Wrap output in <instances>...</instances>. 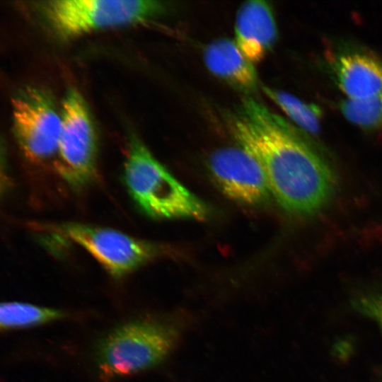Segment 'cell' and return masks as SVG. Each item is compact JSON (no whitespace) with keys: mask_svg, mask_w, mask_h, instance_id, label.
I'll use <instances>...</instances> for the list:
<instances>
[{"mask_svg":"<svg viewBox=\"0 0 382 382\" xmlns=\"http://www.w3.org/2000/svg\"><path fill=\"white\" fill-rule=\"evenodd\" d=\"M86 250L112 277H121L162 253L158 244L121 231L79 222L37 225Z\"/></svg>","mask_w":382,"mask_h":382,"instance_id":"5b68a950","label":"cell"},{"mask_svg":"<svg viewBox=\"0 0 382 382\" xmlns=\"http://www.w3.org/2000/svg\"><path fill=\"white\" fill-rule=\"evenodd\" d=\"M345 117L367 131L382 130V95L364 99L347 98L340 104Z\"/></svg>","mask_w":382,"mask_h":382,"instance_id":"5bb4252c","label":"cell"},{"mask_svg":"<svg viewBox=\"0 0 382 382\" xmlns=\"http://www.w3.org/2000/svg\"><path fill=\"white\" fill-rule=\"evenodd\" d=\"M61 108L62 129L54 166L69 187L79 190L96 174L94 124L86 102L74 88L66 92Z\"/></svg>","mask_w":382,"mask_h":382,"instance_id":"8992f818","label":"cell"},{"mask_svg":"<svg viewBox=\"0 0 382 382\" xmlns=\"http://www.w3.org/2000/svg\"><path fill=\"white\" fill-rule=\"evenodd\" d=\"M334 73L340 90L349 99H364L382 95V62L359 52L340 54L334 63Z\"/></svg>","mask_w":382,"mask_h":382,"instance_id":"30bf717a","label":"cell"},{"mask_svg":"<svg viewBox=\"0 0 382 382\" xmlns=\"http://www.w3.org/2000/svg\"><path fill=\"white\" fill-rule=\"evenodd\" d=\"M265 93L305 131L316 134L319 131L322 111L317 105L306 103L295 96L267 86Z\"/></svg>","mask_w":382,"mask_h":382,"instance_id":"4fadbf2b","label":"cell"},{"mask_svg":"<svg viewBox=\"0 0 382 382\" xmlns=\"http://www.w3.org/2000/svg\"><path fill=\"white\" fill-rule=\"evenodd\" d=\"M60 311L21 302H6L0 306L1 329H16L41 325L62 318Z\"/></svg>","mask_w":382,"mask_h":382,"instance_id":"7c38bea8","label":"cell"},{"mask_svg":"<svg viewBox=\"0 0 382 382\" xmlns=\"http://www.w3.org/2000/svg\"><path fill=\"white\" fill-rule=\"evenodd\" d=\"M227 125L240 146L260 163L285 210L311 215L328 203L335 187L332 170L283 118L247 96L229 114Z\"/></svg>","mask_w":382,"mask_h":382,"instance_id":"6da1fadb","label":"cell"},{"mask_svg":"<svg viewBox=\"0 0 382 382\" xmlns=\"http://www.w3.org/2000/svg\"><path fill=\"white\" fill-rule=\"evenodd\" d=\"M13 132L23 154L41 163L55 157L62 129L58 110L45 90L28 86L11 99Z\"/></svg>","mask_w":382,"mask_h":382,"instance_id":"52a82bcc","label":"cell"},{"mask_svg":"<svg viewBox=\"0 0 382 382\" xmlns=\"http://www.w3.org/2000/svg\"><path fill=\"white\" fill-rule=\"evenodd\" d=\"M208 164L216 184L232 199L250 205L268 199L271 191L262 166L241 146L216 150Z\"/></svg>","mask_w":382,"mask_h":382,"instance_id":"ba28073f","label":"cell"},{"mask_svg":"<svg viewBox=\"0 0 382 382\" xmlns=\"http://www.w3.org/2000/svg\"><path fill=\"white\" fill-rule=\"evenodd\" d=\"M204 59L211 73L233 88L247 94L257 89L254 64L242 54L234 41L221 38L212 42L204 50Z\"/></svg>","mask_w":382,"mask_h":382,"instance_id":"8fae6325","label":"cell"},{"mask_svg":"<svg viewBox=\"0 0 382 382\" xmlns=\"http://www.w3.org/2000/svg\"><path fill=\"white\" fill-rule=\"evenodd\" d=\"M166 9L163 2L154 0H53L41 5L50 27L65 38L147 22Z\"/></svg>","mask_w":382,"mask_h":382,"instance_id":"277c9868","label":"cell"},{"mask_svg":"<svg viewBox=\"0 0 382 382\" xmlns=\"http://www.w3.org/2000/svg\"><path fill=\"white\" fill-rule=\"evenodd\" d=\"M354 306L359 312L372 318L382 330V291L361 296L355 301Z\"/></svg>","mask_w":382,"mask_h":382,"instance_id":"9a60e30c","label":"cell"},{"mask_svg":"<svg viewBox=\"0 0 382 382\" xmlns=\"http://www.w3.org/2000/svg\"><path fill=\"white\" fill-rule=\"evenodd\" d=\"M277 37L276 21L271 6L260 0L248 1L238 10L235 42L253 64L262 61Z\"/></svg>","mask_w":382,"mask_h":382,"instance_id":"9c48e42d","label":"cell"},{"mask_svg":"<svg viewBox=\"0 0 382 382\" xmlns=\"http://www.w3.org/2000/svg\"><path fill=\"white\" fill-rule=\"evenodd\" d=\"M179 335L178 327L169 320L141 319L122 324L99 343L98 368L112 377L146 370L168 355Z\"/></svg>","mask_w":382,"mask_h":382,"instance_id":"3957f363","label":"cell"},{"mask_svg":"<svg viewBox=\"0 0 382 382\" xmlns=\"http://www.w3.org/2000/svg\"><path fill=\"white\" fill-rule=\"evenodd\" d=\"M123 172L129 195L148 216L198 220L208 216L207 205L178 181L135 134L129 137Z\"/></svg>","mask_w":382,"mask_h":382,"instance_id":"7a4b0ae2","label":"cell"}]
</instances>
